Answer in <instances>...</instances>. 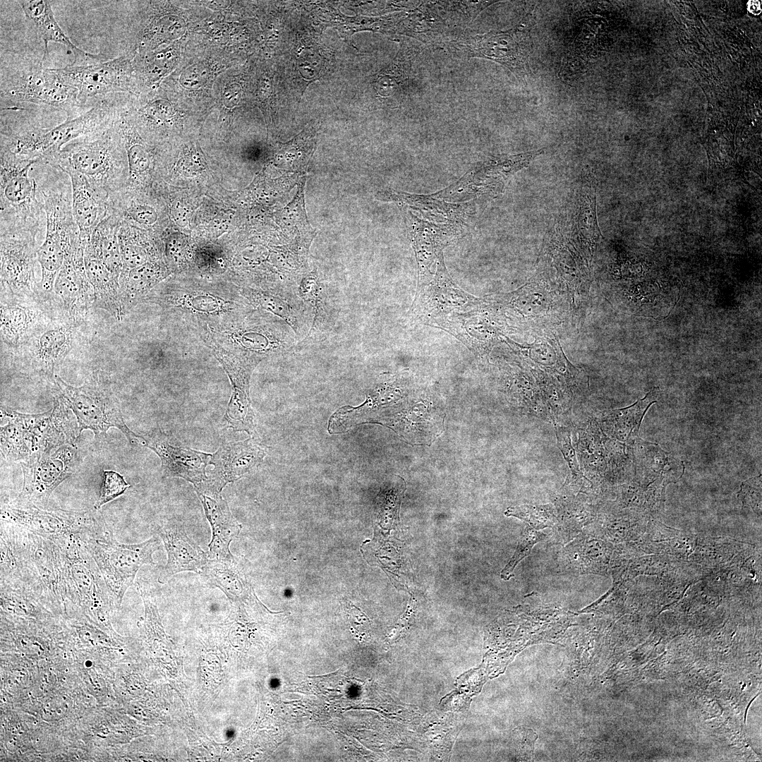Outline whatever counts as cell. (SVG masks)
<instances>
[{
    "label": "cell",
    "instance_id": "obj_35",
    "mask_svg": "<svg viewBox=\"0 0 762 762\" xmlns=\"http://www.w3.org/2000/svg\"><path fill=\"white\" fill-rule=\"evenodd\" d=\"M446 19L437 1H422L405 13L399 23L400 32L423 42L434 43L446 32Z\"/></svg>",
    "mask_w": 762,
    "mask_h": 762
},
{
    "label": "cell",
    "instance_id": "obj_38",
    "mask_svg": "<svg viewBox=\"0 0 762 762\" xmlns=\"http://www.w3.org/2000/svg\"><path fill=\"white\" fill-rule=\"evenodd\" d=\"M605 435L595 420L590 423L586 430L579 431L577 450L583 470L595 477L610 476L606 449Z\"/></svg>",
    "mask_w": 762,
    "mask_h": 762
},
{
    "label": "cell",
    "instance_id": "obj_18",
    "mask_svg": "<svg viewBox=\"0 0 762 762\" xmlns=\"http://www.w3.org/2000/svg\"><path fill=\"white\" fill-rule=\"evenodd\" d=\"M85 243H73L66 252L54 285L52 306L73 322L83 325L94 305V291L84 263Z\"/></svg>",
    "mask_w": 762,
    "mask_h": 762
},
{
    "label": "cell",
    "instance_id": "obj_3",
    "mask_svg": "<svg viewBox=\"0 0 762 762\" xmlns=\"http://www.w3.org/2000/svg\"><path fill=\"white\" fill-rule=\"evenodd\" d=\"M193 331L209 349L222 350L255 365L296 344V334L284 321L256 308L231 324Z\"/></svg>",
    "mask_w": 762,
    "mask_h": 762
},
{
    "label": "cell",
    "instance_id": "obj_46",
    "mask_svg": "<svg viewBox=\"0 0 762 762\" xmlns=\"http://www.w3.org/2000/svg\"><path fill=\"white\" fill-rule=\"evenodd\" d=\"M749 9L754 13H758L761 12L760 4L757 1H749Z\"/></svg>",
    "mask_w": 762,
    "mask_h": 762
},
{
    "label": "cell",
    "instance_id": "obj_2",
    "mask_svg": "<svg viewBox=\"0 0 762 762\" xmlns=\"http://www.w3.org/2000/svg\"><path fill=\"white\" fill-rule=\"evenodd\" d=\"M125 150L114 119L69 142L45 164L82 175L109 195L128 186Z\"/></svg>",
    "mask_w": 762,
    "mask_h": 762
},
{
    "label": "cell",
    "instance_id": "obj_7",
    "mask_svg": "<svg viewBox=\"0 0 762 762\" xmlns=\"http://www.w3.org/2000/svg\"><path fill=\"white\" fill-rule=\"evenodd\" d=\"M0 149V231H28L37 235L46 217L37 198V181L29 172L38 162Z\"/></svg>",
    "mask_w": 762,
    "mask_h": 762
},
{
    "label": "cell",
    "instance_id": "obj_22",
    "mask_svg": "<svg viewBox=\"0 0 762 762\" xmlns=\"http://www.w3.org/2000/svg\"><path fill=\"white\" fill-rule=\"evenodd\" d=\"M53 307L40 299L1 291V341L12 349L20 345Z\"/></svg>",
    "mask_w": 762,
    "mask_h": 762
},
{
    "label": "cell",
    "instance_id": "obj_25",
    "mask_svg": "<svg viewBox=\"0 0 762 762\" xmlns=\"http://www.w3.org/2000/svg\"><path fill=\"white\" fill-rule=\"evenodd\" d=\"M155 531L162 540L167 555V563L159 571V583H164L182 572L201 574L209 556L183 527L169 524L157 526Z\"/></svg>",
    "mask_w": 762,
    "mask_h": 762
},
{
    "label": "cell",
    "instance_id": "obj_32",
    "mask_svg": "<svg viewBox=\"0 0 762 762\" xmlns=\"http://www.w3.org/2000/svg\"><path fill=\"white\" fill-rule=\"evenodd\" d=\"M634 472L644 483L660 481L674 483L682 476V461L664 451L658 445L645 441L639 437L631 445Z\"/></svg>",
    "mask_w": 762,
    "mask_h": 762
},
{
    "label": "cell",
    "instance_id": "obj_40",
    "mask_svg": "<svg viewBox=\"0 0 762 762\" xmlns=\"http://www.w3.org/2000/svg\"><path fill=\"white\" fill-rule=\"evenodd\" d=\"M120 225L121 222L116 217L108 214L91 235L99 246L106 267L118 282L123 268L118 241Z\"/></svg>",
    "mask_w": 762,
    "mask_h": 762
},
{
    "label": "cell",
    "instance_id": "obj_1",
    "mask_svg": "<svg viewBox=\"0 0 762 762\" xmlns=\"http://www.w3.org/2000/svg\"><path fill=\"white\" fill-rule=\"evenodd\" d=\"M141 303L157 306L193 330L231 324L255 309L234 284L195 274L165 279Z\"/></svg>",
    "mask_w": 762,
    "mask_h": 762
},
{
    "label": "cell",
    "instance_id": "obj_45",
    "mask_svg": "<svg viewBox=\"0 0 762 762\" xmlns=\"http://www.w3.org/2000/svg\"><path fill=\"white\" fill-rule=\"evenodd\" d=\"M543 537V534L537 532L532 528H527L526 529L514 557L503 571L504 577L513 571L514 568L519 561L530 554L534 545L540 541Z\"/></svg>",
    "mask_w": 762,
    "mask_h": 762
},
{
    "label": "cell",
    "instance_id": "obj_9",
    "mask_svg": "<svg viewBox=\"0 0 762 762\" xmlns=\"http://www.w3.org/2000/svg\"><path fill=\"white\" fill-rule=\"evenodd\" d=\"M78 324L61 310L52 308L25 340L14 349V361L31 374L52 380L73 349Z\"/></svg>",
    "mask_w": 762,
    "mask_h": 762
},
{
    "label": "cell",
    "instance_id": "obj_31",
    "mask_svg": "<svg viewBox=\"0 0 762 762\" xmlns=\"http://www.w3.org/2000/svg\"><path fill=\"white\" fill-rule=\"evenodd\" d=\"M85 272L94 291V308L106 310L117 321L125 316L119 296V284L106 267L97 242L90 237L85 246Z\"/></svg>",
    "mask_w": 762,
    "mask_h": 762
},
{
    "label": "cell",
    "instance_id": "obj_19",
    "mask_svg": "<svg viewBox=\"0 0 762 762\" xmlns=\"http://www.w3.org/2000/svg\"><path fill=\"white\" fill-rule=\"evenodd\" d=\"M143 447L152 450L160 459L161 469L166 478H181L195 488L207 480L206 467L212 454L183 445L173 435L159 428L142 435Z\"/></svg>",
    "mask_w": 762,
    "mask_h": 762
},
{
    "label": "cell",
    "instance_id": "obj_24",
    "mask_svg": "<svg viewBox=\"0 0 762 762\" xmlns=\"http://www.w3.org/2000/svg\"><path fill=\"white\" fill-rule=\"evenodd\" d=\"M407 224L418 265L416 291L427 285L433 278L437 263L442 257V248L453 239L454 231L447 225L437 226L418 219L401 207Z\"/></svg>",
    "mask_w": 762,
    "mask_h": 762
},
{
    "label": "cell",
    "instance_id": "obj_13",
    "mask_svg": "<svg viewBox=\"0 0 762 762\" xmlns=\"http://www.w3.org/2000/svg\"><path fill=\"white\" fill-rule=\"evenodd\" d=\"M528 32L526 26L520 22L507 30L450 40L447 47L461 58H482L499 63L519 80H525L529 72Z\"/></svg>",
    "mask_w": 762,
    "mask_h": 762
},
{
    "label": "cell",
    "instance_id": "obj_36",
    "mask_svg": "<svg viewBox=\"0 0 762 762\" xmlns=\"http://www.w3.org/2000/svg\"><path fill=\"white\" fill-rule=\"evenodd\" d=\"M418 52L412 44L404 46L392 66L377 75L373 85L380 96L387 98L408 90L413 81V66Z\"/></svg>",
    "mask_w": 762,
    "mask_h": 762
},
{
    "label": "cell",
    "instance_id": "obj_27",
    "mask_svg": "<svg viewBox=\"0 0 762 762\" xmlns=\"http://www.w3.org/2000/svg\"><path fill=\"white\" fill-rule=\"evenodd\" d=\"M296 294L312 316L308 334L297 344L308 345L321 341L332 329L337 317L332 291H329L314 270L300 281Z\"/></svg>",
    "mask_w": 762,
    "mask_h": 762
},
{
    "label": "cell",
    "instance_id": "obj_21",
    "mask_svg": "<svg viewBox=\"0 0 762 762\" xmlns=\"http://www.w3.org/2000/svg\"><path fill=\"white\" fill-rule=\"evenodd\" d=\"M264 451L251 440L229 442L220 445L212 454L207 471V480L195 492L221 493L224 487L244 476L264 456Z\"/></svg>",
    "mask_w": 762,
    "mask_h": 762
},
{
    "label": "cell",
    "instance_id": "obj_30",
    "mask_svg": "<svg viewBox=\"0 0 762 762\" xmlns=\"http://www.w3.org/2000/svg\"><path fill=\"white\" fill-rule=\"evenodd\" d=\"M195 492L212 529L208 556L223 560L232 559L234 556L230 551V544L238 536L241 526L234 517L221 493Z\"/></svg>",
    "mask_w": 762,
    "mask_h": 762
},
{
    "label": "cell",
    "instance_id": "obj_12",
    "mask_svg": "<svg viewBox=\"0 0 762 762\" xmlns=\"http://www.w3.org/2000/svg\"><path fill=\"white\" fill-rule=\"evenodd\" d=\"M56 544L63 560L68 600L104 621V607L111 603L105 581L96 562L78 536Z\"/></svg>",
    "mask_w": 762,
    "mask_h": 762
},
{
    "label": "cell",
    "instance_id": "obj_43",
    "mask_svg": "<svg viewBox=\"0 0 762 762\" xmlns=\"http://www.w3.org/2000/svg\"><path fill=\"white\" fill-rule=\"evenodd\" d=\"M508 514L524 520L535 530L551 526L557 519L555 509L551 504L516 507L509 509Z\"/></svg>",
    "mask_w": 762,
    "mask_h": 762
},
{
    "label": "cell",
    "instance_id": "obj_34",
    "mask_svg": "<svg viewBox=\"0 0 762 762\" xmlns=\"http://www.w3.org/2000/svg\"><path fill=\"white\" fill-rule=\"evenodd\" d=\"M170 274L161 260L149 261L128 270H122L119 277V296L124 315L138 304L157 284Z\"/></svg>",
    "mask_w": 762,
    "mask_h": 762
},
{
    "label": "cell",
    "instance_id": "obj_15",
    "mask_svg": "<svg viewBox=\"0 0 762 762\" xmlns=\"http://www.w3.org/2000/svg\"><path fill=\"white\" fill-rule=\"evenodd\" d=\"M55 71L65 83L77 90L80 104L90 109L115 93L128 91L133 68L127 59L119 57L83 66L69 64Z\"/></svg>",
    "mask_w": 762,
    "mask_h": 762
},
{
    "label": "cell",
    "instance_id": "obj_14",
    "mask_svg": "<svg viewBox=\"0 0 762 762\" xmlns=\"http://www.w3.org/2000/svg\"><path fill=\"white\" fill-rule=\"evenodd\" d=\"M1 454L6 461H27L32 455L49 453L56 430L51 410L37 414L21 413L1 406Z\"/></svg>",
    "mask_w": 762,
    "mask_h": 762
},
{
    "label": "cell",
    "instance_id": "obj_4",
    "mask_svg": "<svg viewBox=\"0 0 762 762\" xmlns=\"http://www.w3.org/2000/svg\"><path fill=\"white\" fill-rule=\"evenodd\" d=\"M119 107L114 98L96 104L83 114L53 127L29 126L1 129V147L20 157L47 164L69 142L114 121Z\"/></svg>",
    "mask_w": 762,
    "mask_h": 762
},
{
    "label": "cell",
    "instance_id": "obj_20",
    "mask_svg": "<svg viewBox=\"0 0 762 762\" xmlns=\"http://www.w3.org/2000/svg\"><path fill=\"white\" fill-rule=\"evenodd\" d=\"M480 304V300L461 289L451 278L440 258L432 280L416 291L413 309L422 318L439 320L449 313H463Z\"/></svg>",
    "mask_w": 762,
    "mask_h": 762
},
{
    "label": "cell",
    "instance_id": "obj_44",
    "mask_svg": "<svg viewBox=\"0 0 762 762\" xmlns=\"http://www.w3.org/2000/svg\"><path fill=\"white\" fill-rule=\"evenodd\" d=\"M129 486L119 473L103 470L100 495L94 505V509L99 510L104 504L123 494Z\"/></svg>",
    "mask_w": 762,
    "mask_h": 762
},
{
    "label": "cell",
    "instance_id": "obj_11",
    "mask_svg": "<svg viewBox=\"0 0 762 762\" xmlns=\"http://www.w3.org/2000/svg\"><path fill=\"white\" fill-rule=\"evenodd\" d=\"M13 525L24 568V584L46 604L61 606L68 600L64 564L57 544Z\"/></svg>",
    "mask_w": 762,
    "mask_h": 762
},
{
    "label": "cell",
    "instance_id": "obj_17",
    "mask_svg": "<svg viewBox=\"0 0 762 762\" xmlns=\"http://www.w3.org/2000/svg\"><path fill=\"white\" fill-rule=\"evenodd\" d=\"M36 236L28 231H0L1 291L40 299L35 277Z\"/></svg>",
    "mask_w": 762,
    "mask_h": 762
},
{
    "label": "cell",
    "instance_id": "obj_10",
    "mask_svg": "<svg viewBox=\"0 0 762 762\" xmlns=\"http://www.w3.org/2000/svg\"><path fill=\"white\" fill-rule=\"evenodd\" d=\"M1 521L19 526L55 543L73 536L92 533L107 525L94 510L45 509L16 498L1 506Z\"/></svg>",
    "mask_w": 762,
    "mask_h": 762
},
{
    "label": "cell",
    "instance_id": "obj_5",
    "mask_svg": "<svg viewBox=\"0 0 762 762\" xmlns=\"http://www.w3.org/2000/svg\"><path fill=\"white\" fill-rule=\"evenodd\" d=\"M53 382L75 416L79 436L83 430H90L97 441L104 440L107 430L113 427L125 435L132 447L143 445L142 435H138L126 425L120 403L102 372L93 371L80 387L68 385L58 375Z\"/></svg>",
    "mask_w": 762,
    "mask_h": 762
},
{
    "label": "cell",
    "instance_id": "obj_16",
    "mask_svg": "<svg viewBox=\"0 0 762 762\" xmlns=\"http://www.w3.org/2000/svg\"><path fill=\"white\" fill-rule=\"evenodd\" d=\"M78 463L75 444H66L52 453L32 455L20 463L23 481L16 499L45 505L52 492L72 475Z\"/></svg>",
    "mask_w": 762,
    "mask_h": 762
},
{
    "label": "cell",
    "instance_id": "obj_42",
    "mask_svg": "<svg viewBox=\"0 0 762 762\" xmlns=\"http://www.w3.org/2000/svg\"><path fill=\"white\" fill-rule=\"evenodd\" d=\"M555 434L557 447L569 469V474L565 483L567 484L574 483L577 485L588 483V480L580 469L576 450L572 445L570 430L567 427L555 424Z\"/></svg>",
    "mask_w": 762,
    "mask_h": 762
},
{
    "label": "cell",
    "instance_id": "obj_8",
    "mask_svg": "<svg viewBox=\"0 0 762 762\" xmlns=\"http://www.w3.org/2000/svg\"><path fill=\"white\" fill-rule=\"evenodd\" d=\"M11 104L47 106L66 112L67 118L87 111L78 101V92L65 83L55 68H45L43 60H25L8 73H1V108Z\"/></svg>",
    "mask_w": 762,
    "mask_h": 762
},
{
    "label": "cell",
    "instance_id": "obj_41",
    "mask_svg": "<svg viewBox=\"0 0 762 762\" xmlns=\"http://www.w3.org/2000/svg\"><path fill=\"white\" fill-rule=\"evenodd\" d=\"M445 17L457 24L469 23L496 1H436Z\"/></svg>",
    "mask_w": 762,
    "mask_h": 762
},
{
    "label": "cell",
    "instance_id": "obj_23",
    "mask_svg": "<svg viewBox=\"0 0 762 762\" xmlns=\"http://www.w3.org/2000/svg\"><path fill=\"white\" fill-rule=\"evenodd\" d=\"M222 365L231 385V395L224 421L234 431L250 433L253 428L249 398L250 376L255 365L239 360L218 349H210Z\"/></svg>",
    "mask_w": 762,
    "mask_h": 762
},
{
    "label": "cell",
    "instance_id": "obj_28",
    "mask_svg": "<svg viewBox=\"0 0 762 762\" xmlns=\"http://www.w3.org/2000/svg\"><path fill=\"white\" fill-rule=\"evenodd\" d=\"M72 186V210L82 241L86 243L108 213L109 193L78 174H68Z\"/></svg>",
    "mask_w": 762,
    "mask_h": 762
},
{
    "label": "cell",
    "instance_id": "obj_29",
    "mask_svg": "<svg viewBox=\"0 0 762 762\" xmlns=\"http://www.w3.org/2000/svg\"><path fill=\"white\" fill-rule=\"evenodd\" d=\"M25 18L36 30L38 36L44 44V61L47 54L48 44L55 42L66 45L73 54V66H83L103 60L102 54H93L86 52L74 45L68 37L64 32L57 23L49 1L22 0L18 1Z\"/></svg>",
    "mask_w": 762,
    "mask_h": 762
},
{
    "label": "cell",
    "instance_id": "obj_39",
    "mask_svg": "<svg viewBox=\"0 0 762 762\" xmlns=\"http://www.w3.org/2000/svg\"><path fill=\"white\" fill-rule=\"evenodd\" d=\"M118 241L122 270H128L149 261L160 260L155 244L143 233L133 229L126 223H121Z\"/></svg>",
    "mask_w": 762,
    "mask_h": 762
},
{
    "label": "cell",
    "instance_id": "obj_33",
    "mask_svg": "<svg viewBox=\"0 0 762 762\" xmlns=\"http://www.w3.org/2000/svg\"><path fill=\"white\" fill-rule=\"evenodd\" d=\"M655 391V388L629 406L603 412L595 420L600 429L609 438L631 446L646 411L657 402Z\"/></svg>",
    "mask_w": 762,
    "mask_h": 762
},
{
    "label": "cell",
    "instance_id": "obj_37",
    "mask_svg": "<svg viewBox=\"0 0 762 762\" xmlns=\"http://www.w3.org/2000/svg\"><path fill=\"white\" fill-rule=\"evenodd\" d=\"M201 574L212 585L222 590L230 600H238L250 590L235 557L225 560L209 559Z\"/></svg>",
    "mask_w": 762,
    "mask_h": 762
},
{
    "label": "cell",
    "instance_id": "obj_6",
    "mask_svg": "<svg viewBox=\"0 0 762 762\" xmlns=\"http://www.w3.org/2000/svg\"><path fill=\"white\" fill-rule=\"evenodd\" d=\"M78 538L96 562L105 581L110 603L115 606L121 605L141 567L155 564L152 555L161 548V539L157 535L139 543H121L108 525Z\"/></svg>",
    "mask_w": 762,
    "mask_h": 762
},
{
    "label": "cell",
    "instance_id": "obj_26",
    "mask_svg": "<svg viewBox=\"0 0 762 762\" xmlns=\"http://www.w3.org/2000/svg\"><path fill=\"white\" fill-rule=\"evenodd\" d=\"M254 308L265 310L284 321L300 338H305L312 325V316L303 301L293 291H263L239 288Z\"/></svg>",
    "mask_w": 762,
    "mask_h": 762
}]
</instances>
